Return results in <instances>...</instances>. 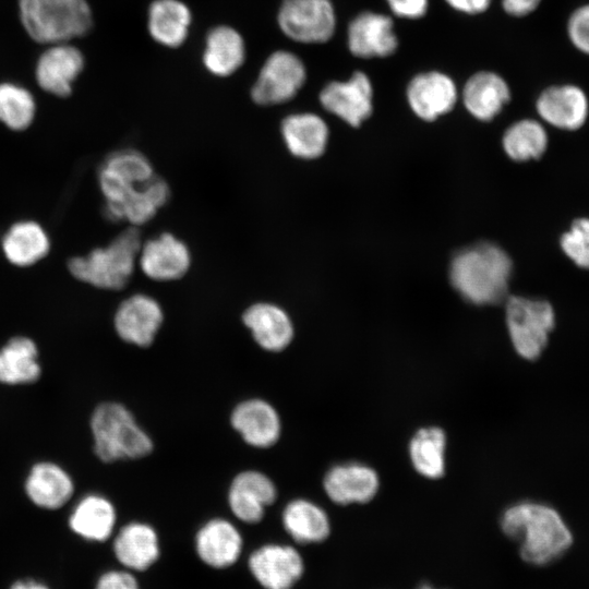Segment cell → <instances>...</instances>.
I'll return each mask as SVG.
<instances>
[{
	"label": "cell",
	"instance_id": "3957f363",
	"mask_svg": "<svg viewBox=\"0 0 589 589\" xmlns=\"http://www.w3.org/2000/svg\"><path fill=\"white\" fill-rule=\"evenodd\" d=\"M19 13L28 36L49 46L82 37L93 26L86 0H19Z\"/></svg>",
	"mask_w": 589,
	"mask_h": 589
},
{
	"label": "cell",
	"instance_id": "7bdbcfd3",
	"mask_svg": "<svg viewBox=\"0 0 589 589\" xmlns=\"http://www.w3.org/2000/svg\"><path fill=\"white\" fill-rule=\"evenodd\" d=\"M11 589H48L45 585L36 581H17Z\"/></svg>",
	"mask_w": 589,
	"mask_h": 589
},
{
	"label": "cell",
	"instance_id": "30bf717a",
	"mask_svg": "<svg viewBox=\"0 0 589 589\" xmlns=\"http://www.w3.org/2000/svg\"><path fill=\"white\" fill-rule=\"evenodd\" d=\"M318 98L325 110L352 127H359L372 113V84L361 71L353 72L347 81L327 83Z\"/></svg>",
	"mask_w": 589,
	"mask_h": 589
},
{
	"label": "cell",
	"instance_id": "484cf974",
	"mask_svg": "<svg viewBox=\"0 0 589 589\" xmlns=\"http://www.w3.org/2000/svg\"><path fill=\"white\" fill-rule=\"evenodd\" d=\"M4 257L17 267H28L41 261L50 250V239L41 225L20 220L9 227L1 240Z\"/></svg>",
	"mask_w": 589,
	"mask_h": 589
},
{
	"label": "cell",
	"instance_id": "cb8c5ba5",
	"mask_svg": "<svg viewBox=\"0 0 589 589\" xmlns=\"http://www.w3.org/2000/svg\"><path fill=\"white\" fill-rule=\"evenodd\" d=\"M195 549L206 565L226 568L238 561L242 550V537L230 521L215 518L197 531Z\"/></svg>",
	"mask_w": 589,
	"mask_h": 589
},
{
	"label": "cell",
	"instance_id": "d6a6232c",
	"mask_svg": "<svg viewBox=\"0 0 589 589\" xmlns=\"http://www.w3.org/2000/svg\"><path fill=\"white\" fill-rule=\"evenodd\" d=\"M40 376L38 350L27 337H14L0 349V382L28 384Z\"/></svg>",
	"mask_w": 589,
	"mask_h": 589
},
{
	"label": "cell",
	"instance_id": "b9f144b4",
	"mask_svg": "<svg viewBox=\"0 0 589 589\" xmlns=\"http://www.w3.org/2000/svg\"><path fill=\"white\" fill-rule=\"evenodd\" d=\"M453 9L467 13L479 14L485 11L491 0H445Z\"/></svg>",
	"mask_w": 589,
	"mask_h": 589
},
{
	"label": "cell",
	"instance_id": "60d3db41",
	"mask_svg": "<svg viewBox=\"0 0 589 589\" xmlns=\"http://www.w3.org/2000/svg\"><path fill=\"white\" fill-rule=\"evenodd\" d=\"M541 0H502L503 9L510 15L524 16L531 13Z\"/></svg>",
	"mask_w": 589,
	"mask_h": 589
},
{
	"label": "cell",
	"instance_id": "f1b7e54d",
	"mask_svg": "<svg viewBox=\"0 0 589 589\" xmlns=\"http://www.w3.org/2000/svg\"><path fill=\"white\" fill-rule=\"evenodd\" d=\"M113 550L118 561L125 567L145 570L159 557L158 537L147 524L129 522L117 534Z\"/></svg>",
	"mask_w": 589,
	"mask_h": 589
},
{
	"label": "cell",
	"instance_id": "ab89813d",
	"mask_svg": "<svg viewBox=\"0 0 589 589\" xmlns=\"http://www.w3.org/2000/svg\"><path fill=\"white\" fill-rule=\"evenodd\" d=\"M96 589H139V585L131 574L112 570L99 578Z\"/></svg>",
	"mask_w": 589,
	"mask_h": 589
},
{
	"label": "cell",
	"instance_id": "f35d334b",
	"mask_svg": "<svg viewBox=\"0 0 589 589\" xmlns=\"http://www.w3.org/2000/svg\"><path fill=\"white\" fill-rule=\"evenodd\" d=\"M390 11L404 19H420L425 15L429 0H386Z\"/></svg>",
	"mask_w": 589,
	"mask_h": 589
},
{
	"label": "cell",
	"instance_id": "7a4b0ae2",
	"mask_svg": "<svg viewBox=\"0 0 589 589\" xmlns=\"http://www.w3.org/2000/svg\"><path fill=\"white\" fill-rule=\"evenodd\" d=\"M512 260L500 247L479 243L462 250L450 264L454 288L474 304H495L506 298Z\"/></svg>",
	"mask_w": 589,
	"mask_h": 589
},
{
	"label": "cell",
	"instance_id": "83f0119b",
	"mask_svg": "<svg viewBox=\"0 0 589 589\" xmlns=\"http://www.w3.org/2000/svg\"><path fill=\"white\" fill-rule=\"evenodd\" d=\"M467 110L477 119H493L508 103L510 92L502 76L494 72L481 71L467 81L464 93Z\"/></svg>",
	"mask_w": 589,
	"mask_h": 589
},
{
	"label": "cell",
	"instance_id": "e575fe53",
	"mask_svg": "<svg viewBox=\"0 0 589 589\" xmlns=\"http://www.w3.org/2000/svg\"><path fill=\"white\" fill-rule=\"evenodd\" d=\"M548 146L544 128L534 120H521L510 125L503 136V147L514 160L539 158Z\"/></svg>",
	"mask_w": 589,
	"mask_h": 589
},
{
	"label": "cell",
	"instance_id": "2e32d148",
	"mask_svg": "<svg viewBox=\"0 0 589 589\" xmlns=\"http://www.w3.org/2000/svg\"><path fill=\"white\" fill-rule=\"evenodd\" d=\"M323 486L328 498L338 505L364 504L377 493L376 471L361 462L335 465L327 470Z\"/></svg>",
	"mask_w": 589,
	"mask_h": 589
},
{
	"label": "cell",
	"instance_id": "277c9868",
	"mask_svg": "<svg viewBox=\"0 0 589 589\" xmlns=\"http://www.w3.org/2000/svg\"><path fill=\"white\" fill-rule=\"evenodd\" d=\"M141 245L139 231L134 227L128 228L108 245L70 259L68 269L82 283L100 289L119 290L131 279Z\"/></svg>",
	"mask_w": 589,
	"mask_h": 589
},
{
	"label": "cell",
	"instance_id": "6da1fadb",
	"mask_svg": "<svg viewBox=\"0 0 589 589\" xmlns=\"http://www.w3.org/2000/svg\"><path fill=\"white\" fill-rule=\"evenodd\" d=\"M500 526L518 544L521 560L533 566L555 562L574 542L561 514L540 502L521 501L508 506L501 515Z\"/></svg>",
	"mask_w": 589,
	"mask_h": 589
},
{
	"label": "cell",
	"instance_id": "5b68a950",
	"mask_svg": "<svg viewBox=\"0 0 589 589\" xmlns=\"http://www.w3.org/2000/svg\"><path fill=\"white\" fill-rule=\"evenodd\" d=\"M91 430L95 454L104 462L143 458L154 448L151 436L119 402L98 405L91 417Z\"/></svg>",
	"mask_w": 589,
	"mask_h": 589
},
{
	"label": "cell",
	"instance_id": "836d02e7",
	"mask_svg": "<svg viewBox=\"0 0 589 589\" xmlns=\"http://www.w3.org/2000/svg\"><path fill=\"white\" fill-rule=\"evenodd\" d=\"M446 435L441 428L418 430L409 443V457L416 471L429 479L445 472Z\"/></svg>",
	"mask_w": 589,
	"mask_h": 589
},
{
	"label": "cell",
	"instance_id": "ba28073f",
	"mask_svg": "<svg viewBox=\"0 0 589 589\" xmlns=\"http://www.w3.org/2000/svg\"><path fill=\"white\" fill-rule=\"evenodd\" d=\"M154 176L149 159L136 149H119L105 157L97 172L105 213L137 193Z\"/></svg>",
	"mask_w": 589,
	"mask_h": 589
},
{
	"label": "cell",
	"instance_id": "ac0fdd59",
	"mask_svg": "<svg viewBox=\"0 0 589 589\" xmlns=\"http://www.w3.org/2000/svg\"><path fill=\"white\" fill-rule=\"evenodd\" d=\"M348 48L359 58H383L398 47L392 19L382 13L365 11L358 14L348 26Z\"/></svg>",
	"mask_w": 589,
	"mask_h": 589
},
{
	"label": "cell",
	"instance_id": "8992f818",
	"mask_svg": "<svg viewBox=\"0 0 589 589\" xmlns=\"http://www.w3.org/2000/svg\"><path fill=\"white\" fill-rule=\"evenodd\" d=\"M506 325L517 354L533 361L548 346L555 326V312L548 301L510 297L506 301Z\"/></svg>",
	"mask_w": 589,
	"mask_h": 589
},
{
	"label": "cell",
	"instance_id": "d4e9b609",
	"mask_svg": "<svg viewBox=\"0 0 589 589\" xmlns=\"http://www.w3.org/2000/svg\"><path fill=\"white\" fill-rule=\"evenodd\" d=\"M280 133L288 151L302 159L320 157L328 141L325 121L313 112H294L285 117Z\"/></svg>",
	"mask_w": 589,
	"mask_h": 589
},
{
	"label": "cell",
	"instance_id": "74e56055",
	"mask_svg": "<svg viewBox=\"0 0 589 589\" xmlns=\"http://www.w3.org/2000/svg\"><path fill=\"white\" fill-rule=\"evenodd\" d=\"M567 31L574 46L589 55V4L578 8L570 15Z\"/></svg>",
	"mask_w": 589,
	"mask_h": 589
},
{
	"label": "cell",
	"instance_id": "44dd1931",
	"mask_svg": "<svg viewBox=\"0 0 589 589\" xmlns=\"http://www.w3.org/2000/svg\"><path fill=\"white\" fill-rule=\"evenodd\" d=\"M193 25V13L183 0H153L146 12V28L157 45L177 49L185 44Z\"/></svg>",
	"mask_w": 589,
	"mask_h": 589
},
{
	"label": "cell",
	"instance_id": "4316f807",
	"mask_svg": "<svg viewBox=\"0 0 589 589\" xmlns=\"http://www.w3.org/2000/svg\"><path fill=\"white\" fill-rule=\"evenodd\" d=\"M73 491L71 477L53 462L34 465L25 481L27 496L41 508L56 509L63 506Z\"/></svg>",
	"mask_w": 589,
	"mask_h": 589
},
{
	"label": "cell",
	"instance_id": "ee69618b",
	"mask_svg": "<svg viewBox=\"0 0 589 589\" xmlns=\"http://www.w3.org/2000/svg\"><path fill=\"white\" fill-rule=\"evenodd\" d=\"M417 589H440V588H436L431 584H422Z\"/></svg>",
	"mask_w": 589,
	"mask_h": 589
},
{
	"label": "cell",
	"instance_id": "d590c367",
	"mask_svg": "<svg viewBox=\"0 0 589 589\" xmlns=\"http://www.w3.org/2000/svg\"><path fill=\"white\" fill-rule=\"evenodd\" d=\"M36 103L32 93L17 84H0V122L13 131L26 130L34 121Z\"/></svg>",
	"mask_w": 589,
	"mask_h": 589
},
{
	"label": "cell",
	"instance_id": "8fae6325",
	"mask_svg": "<svg viewBox=\"0 0 589 589\" xmlns=\"http://www.w3.org/2000/svg\"><path fill=\"white\" fill-rule=\"evenodd\" d=\"M113 322L122 340L137 347H148L163 325L164 311L153 297L135 293L120 303Z\"/></svg>",
	"mask_w": 589,
	"mask_h": 589
},
{
	"label": "cell",
	"instance_id": "9a60e30c",
	"mask_svg": "<svg viewBox=\"0 0 589 589\" xmlns=\"http://www.w3.org/2000/svg\"><path fill=\"white\" fill-rule=\"evenodd\" d=\"M84 69L80 49L65 44L50 45L39 57L35 75L39 87L58 97L71 94L73 83Z\"/></svg>",
	"mask_w": 589,
	"mask_h": 589
},
{
	"label": "cell",
	"instance_id": "7c38bea8",
	"mask_svg": "<svg viewBox=\"0 0 589 589\" xmlns=\"http://www.w3.org/2000/svg\"><path fill=\"white\" fill-rule=\"evenodd\" d=\"M249 568L265 589H291L303 575L304 562L291 545L266 544L250 555Z\"/></svg>",
	"mask_w": 589,
	"mask_h": 589
},
{
	"label": "cell",
	"instance_id": "7402d4cb",
	"mask_svg": "<svg viewBox=\"0 0 589 589\" xmlns=\"http://www.w3.org/2000/svg\"><path fill=\"white\" fill-rule=\"evenodd\" d=\"M243 324L255 342L269 352H280L292 341L294 328L289 314L279 305L257 302L242 314Z\"/></svg>",
	"mask_w": 589,
	"mask_h": 589
},
{
	"label": "cell",
	"instance_id": "4dcf8cb0",
	"mask_svg": "<svg viewBox=\"0 0 589 589\" xmlns=\"http://www.w3.org/2000/svg\"><path fill=\"white\" fill-rule=\"evenodd\" d=\"M116 524V510L106 497L91 494L83 497L69 519L71 529L84 539L104 541L110 537Z\"/></svg>",
	"mask_w": 589,
	"mask_h": 589
},
{
	"label": "cell",
	"instance_id": "f546056e",
	"mask_svg": "<svg viewBox=\"0 0 589 589\" xmlns=\"http://www.w3.org/2000/svg\"><path fill=\"white\" fill-rule=\"evenodd\" d=\"M281 519L287 533L301 544L321 543L330 533L327 513L309 500L296 498L289 502L283 510Z\"/></svg>",
	"mask_w": 589,
	"mask_h": 589
},
{
	"label": "cell",
	"instance_id": "4fadbf2b",
	"mask_svg": "<svg viewBox=\"0 0 589 589\" xmlns=\"http://www.w3.org/2000/svg\"><path fill=\"white\" fill-rule=\"evenodd\" d=\"M137 262L151 279L169 281L187 274L192 256L189 247L181 239L164 232L141 245Z\"/></svg>",
	"mask_w": 589,
	"mask_h": 589
},
{
	"label": "cell",
	"instance_id": "ffe728a7",
	"mask_svg": "<svg viewBox=\"0 0 589 589\" xmlns=\"http://www.w3.org/2000/svg\"><path fill=\"white\" fill-rule=\"evenodd\" d=\"M407 99L419 118L433 121L453 109L457 100V87L443 72H423L409 82Z\"/></svg>",
	"mask_w": 589,
	"mask_h": 589
},
{
	"label": "cell",
	"instance_id": "d6986e66",
	"mask_svg": "<svg viewBox=\"0 0 589 589\" xmlns=\"http://www.w3.org/2000/svg\"><path fill=\"white\" fill-rule=\"evenodd\" d=\"M230 423L248 445L256 448L275 445L281 433V421L277 410L261 398H251L238 404L231 412Z\"/></svg>",
	"mask_w": 589,
	"mask_h": 589
},
{
	"label": "cell",
	"instance_id": "8d00e7d4",
	"mask_svg": "<svg viewBox=\"0 0 589 589\" xmlns=\"http://www.w3.org/2000/svg\"><path fill=\"white\" fill-rule=\"evenodd\" d=\"M564 253L579 267L589 268V219H576L561 238Z\"/></svg>",
	"mask_w": 589,
	"mask_h": 589
},
{
	"label": "cell",
	"instance_id": "5bb4252c",
	"mask_svg": "<svg viewBox=\"0 0 589 589\" xmlns=\"http://www.w3.org/2000/svg\"><path fill=\"white\" fill-rule=\"evenodd\" d=\"M247 43L239 29L218 24L205 35L201 61L213 76L226 79L236 74L245 63Z\"/></svg>",
	"mask_w": 589,
	"mask_h": 589
},
{
	"label": "cell",
	"instance_id": "52a82bcc",
	"mask_svg": "<svg viewBox=\"0 0 589 589\" xmlns=\"http://www.w3.org/2000/svg\"><path fill=\"white\" fill-rule=\"evenodd\" d=\"M303 60L288 49H276L263 61L250 88L259 106H277L294 98L306 82Z\"/></svg>",
	"mask_w": 589,
	"mask_h": 589
},
{
	"label": "cell",
	"instance_id": "9c48e42d",
	"mask_svg": "<svg viewBox=\"0 0 589 589\" xmlns=\"http://www.w3.org/2000/svg\"><path fill=\"white\" fill-rule=\"evenodd\" d=\"M276 23L281 34L294 43L323 44L335 33L336 13L330 0H281Z\"/></svg>",
	"mask_w": 589,
	"mask_h": 589
},
{
	"label": "cell",
	"instance_id": "603a6c76",
	"mask_svg": "<svg viewBox=\"0 0 589 589\" xmlns=\"http://www.w3.org/2000/svg\"><path fill=\"white\" fill-rule=\"evenodd\" d=\"M537 111L556 128L576 130L585 123L588 115L587 96L574 85L553 86L539 96Z\"/></svg>",
	"mask_w": 589,
	"mask_h": 589
},
{
	"label": "cell",
	"instance_id": "1f68e13d",
	"mask_svg": "<svg viewBox=\"0 0 589 589\" xmlns=\"http://www.w3.org/2000/svg\"><path fill=\"white\" fill-rule=\"evenodd\" d=\"M169 196L168 183L155 175L137 193L105 216L115 223L125 221L133 227L140 226L153 219Z\"/></svg>",
	"mask_w": 589,
	"mask_h": 589
},
{
	"label": "cell",
	"instance_id": "e0dca14e",
	"mask_svg": "<svg viewBox=\"0 0 589 589\" xmlns=\"http://www.w3.org/2000/svg\"><path fill=\"white\" fill-rule=\"evenodd\" d=\"M277 498V488L273 480L257 470L238 473L228 491V504L233 515L243 522L256 524L262 520L265 508Z\"/></svg>",
	"mask_w": 589,
	"mask_h": 589
}]
</instances>
